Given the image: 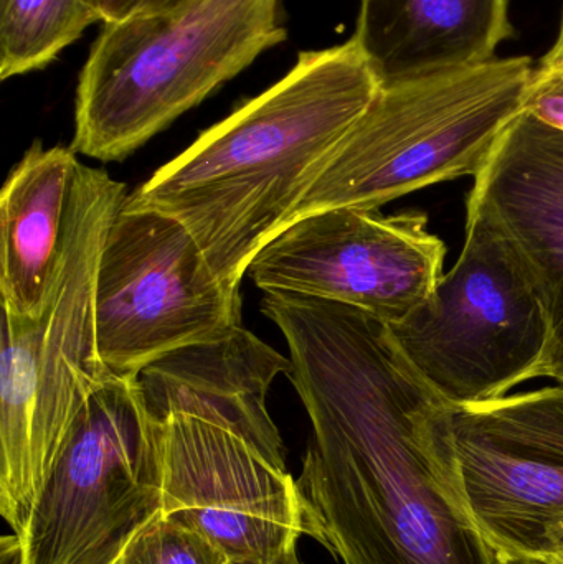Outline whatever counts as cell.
Wrapping results in <instances>:
<instances>
[{"instance_id": "1", "label": "cell", "mask_w": 563, "mask_h": 564, "mask_svg": "<svg viewBox=\"0 0 563 564\" xmlns=\"http://www.w3.org/2000/svg\"><path fill=\"white\" fill-rule=\"evenodd\" d=\"M264 294L313 426L296 480L326 549L343 564H501L459 497L455 408L389 325L324 299Z\"/></svg>"}, {"instance_id": "2", "label": "cell", "mask_w": 563, "mask_h": 564, "mask_svg": "<svg viewBox=\"0 0 563 564\" xmlns=\"http://www.w3.org/2000/svg\"><path fill=\"white\" fill-rule=\"evenodd\" d=\"M291 371L290 358L240 327L136 377L161 426L164 516L230 562H273L303 535L326 546L267 406L273 381Z\"/></svg>"}, {"instance_id": "3", "label": "cell", "mask_w": 563, "mask_h": 564, "mask_svg": "<svg viewBox=\"0 0 563 564\" xmlns=\"http://www.w3.org/2000/svg\"><path fill=\"white\" fill-rule=\"evenodd\" d=\"M379 88L353 39L300 53L284 78L198 135L124 205L184 225L240 294L251 261L291 224Z\"/></svg>"}, {"instance_id": "4", "label": "cell", "mask_w": 563, "mask_h": 564, "mask_svg": "<svg viewBox=\"0 0 563 564\" xmlns=\"http://www.w3.org/2000/svg\"><path fill=\"white\" fill-rule=\"evenodd\" d=\"M126 187L79 164L62 254L39 314L2 308L0 513L20 535L73 423L93 391L115 377L98 354L95 295L109 228Z\"/></svg>"}, {"instance_id": "5", "label": "cell", "mask_w": 563, "mask_h": 564, "mask_svg": "<svg viewBox=\"0 0 563 564\" xmlns=\"http://www.w3.org/2000/svg\"><path fill=\"white\" fill-rule=\"evenodd\" d=\"M286 40L281 0H204L105 23L76 89V154L124 161Z\"/></svg>"}, {"instance_id": "6", "label": "cell", "mask_w": 563, "mask_h": 564, "mask_svg": "<svg viewBox=\"0 0 563 564\" xmlns=\"http://www.w3.org/2000/svg\"><path fill=\"white\" fill-rule=\"evenodd\" d=\"M534 72L529 56H511L380 86L291 224L331 208L379 210L430 185L476 177L522 111Z\"/></svg>"}, {"instance_id": "7", "label": "cell", "mask_w": 563, "mask_h": 564, "mask_svg": "<svg viewBox=\"0 0 563 564\" xmlns=\"http://www.w3.org/2000/svg\"><path fill=\"white\" fill-rule=\"evenodd\" d=\"M389 327L410 364L453 408L492 403L542 378L551 345L528 268L491 218L472 205L455 267Z\"/></svg>"}, {"instance_id": "8", "label": "cell", "mask_w": 563, "mask_h": 564, "mask_svg": "<svg viewBox=\"0 0 563 564\" xmlns=\"http://www.w3.org/2000/svg\"><path fill=\"white\" fill-rule=\"evenodd\" d=\"M161 426L136 377L89 394L20 533L22 564H116L164 516Z\"/></svg>"}, {"instance_id": "9", "label": "cell", "mask_w": 563, "mask_h": 564, "mask_svg": "<svg viewBox=\"0 0 563 564\" xmlns=\"http://www.w3.org/2000/svg\"><path fill=\"white\" fill-rule=\"evenodd\" d=\"M95 317L99 358L115 377H138L167 355L243 327L240 294L221 284L187 228L128 205L102 248Z\"/></svg>"}, {"instance_id": "10", "label": "cell", "mask_w": 563, "mask_h": 564, "mask_svg": "<svg viewBox=\"0 0 563 564\" xmlns=\"http://www.w3.org/2000/svg\"><path fill=\"white\" fill-rule=\"evenodd\" d=\"M445 257L423 212L339 207L293 221L255 257L248 274L261 291L337 302L390 325L432 294Z\"/></svg>"}, {"instance_id": "11", "label": "cell", "mask_w": 563, "mask_h": 564, "mask_svg": "<svg viewBox=\"0 0 563 564\" xmlns=\"http://www.w3.org/2000/svg\"><path fill=\"white\" fill-rule=\"evenodd\" d=\"M458 490L501 564L551 553L563 522V387L453 410Z\"/></svg>"}, {"instance_id": "12", "label": "cell", "mask_w": 563, "mask_h": 564, "mask_svg": "<svg viewBox=\"0 0 563 564\" xmlns=\"http://www.w3.org/2000/svg\"><path fill=\"white\" fill-rule=\"evenodd\" d=\"M485 212L528 268L551 325L542 378L563 387V132L521 111L475 177Z\"/></svg>"}, {"instance_id": "13", "label": "cell", "mask_w": 563, "mask_h": 564, "mask_svg": "<svg viewBox=\"0 0 563 564\" xmlns=\"http://www.w3.org/2000/svg\"><path fill=\"white\" fill-rule=\"evenodd\" d=\"M511 36L509 0H360L353 40L386 86L491 62Z\"/></svg>"}, {"instance_id": "14", "label": "cell", "mask_w": 563, "mask_h": 564, "mask_svg": "<svg viewBox=\"0 0 563 564\" xmlns=\"http://www.w3.org/2000/svg\"><path fill=\"white\" fill-rule=\"evenodd\" d=\"M79 161L72 148L33 142L0 197V294L13 315L42 308L62 254Z\"/></svg>"}, {"instance_id": "15", "label": "cell", "mask_w": 563, "mask_h": 564, "mask_svg": "<svg viewBox=\"0 0 563 564\" xmlns=\"http://www.w3.org/2000/svg\"><path fill=\"white\" fill-rule=\"evenodd\" d=\"M96 22L88 0H0V78L45 68Z\"/></svg>"}, {"instance_id": "16", "label": "cell", "mask_w": 563, "mask_h": 564, "mask_svg": "<svg viewBox=\"0 0 563 564\" xmlns=\"http://www.w3.org/2000/svg\"><path fill=\"white\" fill-rule=\"evenodd\" d=\"M230 558L192 527L162 516L145 527L116 564H228Z\"/></svg>"}, {"instance_id": "17", "label": "cell", "mask_w": 563, "mask_h": 564, "mask_svg": "<svg viewBox=\"0 0 563 564\" xmlns=\"http://www.w3.org/2000/svg\"><path fill=\"white\" fill-rule=\"evenodd\" d=\"M522 111L563 132V72L535 68Z\"/></svg>"}, {"instance_id": "18", "label": "cell", "mask_w": 563, "mask_h": 564, "mask_svg": "<svg viewBox=\"0 0 563 564\" xmlns=\"http://www.w3.org/2000/svg\"><path fill=\"white\" fill-rule=\"evenodd\" d=\"M88 2L101 15L102 23H111L138 13L145 0H88Z\"/></svg>"}, {"instance_id": "19", "label": "cell", "mask_w": 563, "mask_h": 564, "mask_svg": "<svg viewBox=\"0 0 563 564\" xmlns=\"http://www.w3.org/2000/svg\"><path fill=\"white\" fill-rule=\"evenodd\" d=\"M204 2V0H145L144 6L139 12L144 13H167L177 12V10L187 9L195 3ZM138 12V13H139Z\"/></svg>"}, {"instance_id": "20", "label": "cell", "mask_w": 563, "mask_h": 564, "mask_svg": "<svg viewBox=\"0 0 563 564\" xmlns=\"http://www.w3.org/2000/svg\"><path fill=\"white\" fill-rule=\"evenodd\" d=\"M541 68L554 69V72H563V13L561 29H559L557 40H555L552 48L542 56Z\"/></svg>"}, {"instance_id": "21", "label": "cell", "mask_w": 563, "mask_h": 564, "mask_svg": "<svg viewBox=\"0 0 563 564\" xmlns=\"http://www.w3.org/2000/svg\"><path fill=\"white\" fill-rule=\"evenodd\" d=\"M0 563L22 564V546H20V540L15 533L3 536L0 542Z\"/></svg>"}, {"instance_id": "22", "label": "cell", "mask_w": 563, "mask_h": 564, "mask_svg": "<svg viewBox=\"0 0 563 564\" xmlns=\"http://www.w3.org/2000/svg\"><path fill=\"white\" fill-rule=\"evenodd\" d=\"M549 546H551V553L557 552L563 549V522L555 525L554 529L549 533ZM549 553V555H551Z\"/></svg>"}, {"instance_id": "23", "label": "cell", "mask_w": 563, "mask_h": 564, "mask_svg": "<svg viewBox=\"0 0 563 564\" xmlns=\"http://www.w3.org/2000/svg\"><path fill=\"white\" fill-rule=\"evenodd\" d=\"M228 564H301V562L297 560L296 550H291V552L284 553V555H281L280 558L273 560V562H230Z\"/></svg>"}, {"instance_id": "24", "label": "cell", "mask_w": 563, "mask_h": 564, "mask_svg": "<svg viewBox=\"0 0 563 564\" xmlns=\"http://www.w3.org/2000/svg\"><path fill=\"white\" fill-rule=\"evenodd\" d=\"M516 564H563V549L551 553V555L542 556V558L526 560V562Z\"/></svg>"}]
</instances>
